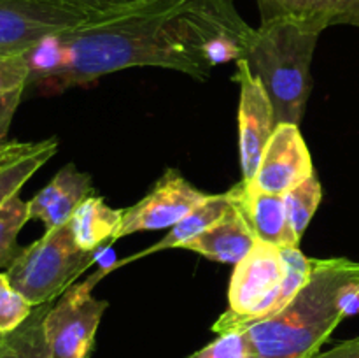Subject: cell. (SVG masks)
<instances>
[{
  "label": "cell",
  "mask_w": 359,
  "mask_h": 358,
  "mask_svg": "<svg viewBox=\"0 0 359 358\" xmlns=\"http://www.w3.org/2000/svg\"><path fill=\"white\" fill-rule=\"evenodd\" d=\"M262 21L294 18L325 32L333 25L359 28V0H258Z\"/></svg>",
  "instance_id": "obj_14"
},
{
  "label": "cell",
  "mask_w": 359,
  "mask_h": 358,
  "mask_svg": "<svg viewBox=\"0 0 359 358\" xmlns=\"http://www.w3.org/2000/svg\"><path fill=\"white\" fill-rule=\"evenodd\" d=\"M41 2L51 4V6L60 7V9L72 11V13L84 14V16H100V14L114 11L132 0H41Z\"/></svg>",
  "instance_id": "obj_24"
},
{
  "label": "cell",
  "mask_w": 359,
  "mask_h": 358,
  "mask_svg": "<svg viewBox=\"0 0 359 358\" xmlns=\"http://www.w3.org/2000/svg\"><path fill=\"white\" fill-rule=\"evenodd\" d=\"M23 91L25 90L0 91V146L7 142V132H9L13 116L16 112L18 105H20L21 97H23Z\"/></svg>",
  "instance_id": "obj_25"
},
{
  "label": "cell",
  "mask_w": 359,
  "mask_h": 358,
  "mask_svg": "<svg viewBox=\"0 0 359 358\" xmlns=\"http://www.w3.org/2000/svg\"><path fill=\"white\" fill-rule=\"evenodd\" d=\"M4 344H6V333H0V353L4 350Z\"/></svg>",
  "instance_id": "obj_28"
},
{
  "label": "cell",
  "mask_w": 359,
  "mask_h": 358,
  "mask_svg": "<svg viewBox=\"0 0 359 358\" xmlns=\"http://www.w3.org/2000/svg\"><path fill=\"white\" fill-rule=\"evenodd\" d=\"M125 209H112L98 195H90L81 202L70 218L74 239L84 251H95L112 244L123 221Z\"/></svg>",
  "instance_id": "obj_17"
},
{
  "label": "cell",
  "mask_w": 359,
  "mask_h": 358,
  "mask_svg": "<svg viewBox=\"0 0 359 358\" xmlns=\"http://www.w3.org/2000/svg\"><path fill=\"white\" fill-rule=\"evenodd\" d=\"M56 150V137L35 142L7 140L0 146V207L20 193L21 186L55 157Z\"/></svg>",
  "instance_id": "obj_15"
},
{
  "label": "cell",
  "mask_w": 359,
  "mask_h": 358,
  "mask_svg": "<svg viewBox=\"0 0 359 358\" xmlns=\"http://www.w3.org/2000/svg\"><path fill=\"white\" fill-rule=\"evenodd\" d=\"M231 209V197L230 192L226 193H217V195H209L198 207L191 211L189 214H186L179 223H175L174 227H170V230L167 232L163 239L156 242V244L149 246L144 251L135 253V255L128 256V258H123L119 262L109 265V270H116L119 267L126 265V263H132L135 260L144 258L147 255H153V253L165 251V249H175L182 248L184 242H188L189 239L196 237L202 232H205L207 228L212 227L214 223L221 220V218L226 216L228 211Z\"/></svg>",
  "instance_id": "obj_16"
},
{
  "label": "cell",
  "mask_w": 359,
  "mask_h": 358,
  "mask_svg": "<svg viewBox=\"0 0 359 358\" xmlns=\"http://www.w3.org/2000/svg\"><path fill=\"white\" fill-rule=\"evenodd\" d=\"M359 283V262L314 258L309 279L277 314L245 329L251 358H314L346 316L340 298Z\"/></svg>",
  "instance_id": "obj_2"
},
{
  "label": "cell",
  "mask_w": 359,
  "mask_h": 358,
  "mask_svg": "<svg viewBox=\"0 0 359 358\" xmlns=\"http://www.w3.org/2000/svg\"><path fill=\"white\" fill-rule=\"evenodd\" d=\"M252 32L233 0H132L30 49L28 84L62 93L132 67L207 81L244 56Z\"/></svg>",
  "instance_id": "obj_1"
},
{
  "label": "cell",
  "mask_w": 359,
  "mask_h": 358,
  "mask_svg": "<svg viewBox=\"0 0 359 358\" xmlns=\"http://www.w3.org/2000/svg\"><path fill=\"white\" fill-rule=\"evenodd\" d=\"M314 174L311 151L294 123H279L259 158L258 171L248 185L284 197Z\"/></svg>",
  "instance_id": "obj_9"
},
{
  "label": "cell",
  "mask_w": 359,
  "mask_h": 358,
  "mask_svg": "<svg viewBox=\"0 0 359 358\" xmlns=\"http://www.w3.org/2000/svg\"><path fill=\"white\" fill-rule=\"evenodd\" d=\"M314 258L300 248L279 249L256 241L251 251L235 265L228 290V309L212 330L221 336L242 332L277 314L298 293L312 270Z\"/></svg>",
  "instance_id": "obj_4"
},
{
  "label": "cell",
  "mask_w": 359,
  "mask_h": 358,
  "mask_svg": "<svg viewBox=\"0 0 359 358\" xmlns=\"http://www.w3.org/2000/svg\"><path fill=\"white\" fill-rule=\"evenodd\" d=\"M314 358H359V336L339 343L328 351H319Z\"/></svg>",
  "instance_id": "obj_26"
},
{
  "label": "cell",
  "mask_w": 359,
  "mask_h": 358,
  "mask_svg": "<svg viewBox=\"0 0 359 358\" xmlns=\"http://www.w3.org/2000/svg\"><path fill=\"white\" fill-rule=\"evenodd\" d=\"M86 358H90V357H86Z\"/></svg>",
  "instance_id": "obj_29"
},
{
  "label": "cell",
  "mask_w": 359,
  "mask_h": 358,
  "mask_svg": "<svg viewBox=\"0 0 359 358\" xmlns=\"http://www.w3.org/2000/svg\"><path fill=\"white\" fill-rule=\"evenodd\" d=\"M321 34L294 18L265 20L252 32L242 60L265 88L276 125H300L311 97V65Z\"/></svg>",
  "instance_id": "obj_3"
},
{
  "label": "cell",
  "mask_w": 359,
  "mask_h": 358,
  "mask_svg": "<svg viewBox=\"0 0 359 358\" xmlns=\"http://www.w3.org/2000/svg\"><path fill=\"white\" fill-rule=\"evenodd\" d=\"M90 20L41 0H0V53L30 51L44 39Z\"/></svg>",
  "instance_id": "obj_8"
},
{
  "label": "cell",
  "mask_w": 359,
  "mask_h": 358,
  "mask_svg": "<svg viewBox=\"0 0 359 358\" xmlns=\"http://www.w3.org/2000/svg\"><path fill=\"white\" fill-rule=\"evenodd\" d=\"M228 192L258 241L279 249L300 248V239L287 220L284 197L265 193L242 181Z\"/></svg>",
  "instance_id": "obj_11"
},
{
  "label": "cell",
  "mask_w": 359,
  "mask_h": 358,
  "mask_svg": "<svg viewBox=\"0 0 359 358\" xmlns=\"http://www.w3.org/2000/svg\"><path fill=\"white\" fill-rule=\"evenodd\" d=\"M109 272V267H104L83 283L72 284L49 307L44 330L55 358H86L91 354L95 333L109 305L105 300L95 298L91 291Z\"/></svg>",
  "instance_id": "obj_6"
},
{
  "label": "cell",
  "mask_w": 359,
  "mask_h": 358,
  "mask_svg": "<svg viewBox=\"0 0 359 358\" xmlns=\"http://www.w3.org/2000/svg\"><path fill=\"white\" fill-rule=\"evenodd\" d=\"M102 253L104 248L95 251L81 249L69 221L46 230L39 241L25 248L6 270V276L11 286L32 307H37L62 297Z\"/></svg>",
  "instance_id": "obj_5"
},
{
  "label": "cell",
  "mask_w": 359,
  "mask_h": 358,
  "mask_svg": "<svg viewBox=\"0 0 359 358\" xmlns=\"http://www.w3.org/2000/svg\"><path fill=\"white\" fill-rule=\"evenodd\" d=\"M241 86L238 100V151H241L242 183H251L258 171L259 158L276 128L273 107L265 88L252 76L248 63L237 60L233 77Z\"/></svg>",
  "instance_id": "obj_10"
},
{
  "label": "cell",
  "mask_w": 359,
  "mask_h": 358,
  "mask_svg": "<svg viewBox=\"0 0 359 358\" xmlns=\"http://www.w3.org/2000/svg\"><path fill=\"white\" fill-rule=\"evenodd\" d=\"M256 241L258 239L251 232L248 221L231 202V209L228 211L226 216L221 218L217 223L200 235L184 242L181 249L198 253L212 262L237 265L251 251Z\"/></svg>",
  "instance_id": "obj_13"
},
{
  "label": "cell",
  "mask_w": 359,
  "mask_h": 358,
  "mask_svg": "<svg viewBox=\"0 0 359 358\" xmlns=\"http://www.w3.org/2000/svg\"><path fill=\"white\" fill-rule=\"evenodd\" d=\"M28 218V202L14 195L0 207V269H9L23 249L18 244V235Z\"/></svg>",
  "instance_id": "obj_19"
},
{
  "label": "cell",
  "mask_w": 359,
  "mask_h": 358,
  "mask_svg": "<svg viewBox=\"0 0 359 358\" xmlns=\"http://www.w3.org/2000/svg\"><path fill=\"white\" fill-rule=\"evenodd\" d=\"M209 195L195 188L181 172L167 168L144 199L125 209L114 242L135 232L174 227Z\"/></svg>",
  "instance_id": "obj_7"
},
{
  "label": "cell",
  "mask_w": 359,
  "mask_h": 358,
  "mask_svg": "<svg viewBox=\"0 0 359 358\" xmlns=\"http://www.w3.org/2000/svg\"><path fill=\"white\" fill-rule=\"evenodd\" d=\"M321 200L323 186L316 174H312L302 185H298L297 188H293L290 193L284 195L287 220H290L298 239H302V235L305 234L307 227L311 225Z\"/></svg>",
  "instance_id": "obj_20"
},
{
  "label": "cell",
  "mask_w": 359,
  "mask_h": 358,
  "mask_svg": "<svg viewBox=\"0 0 359 358\" xmlns=\"http://www.w3.org/2000/svg\"><path fill=\"white\" fill-rule=\"evenodd\" d=\"M93 193L91 178L74 164L60 168L55 178L28 202V218L41 220L46 230L69 223L86 197Z\"/></svg>",
  "instance_id": "obj_12"
},
{
  "label": "cell",
  "mask_w": 359,
  "mask_h": 358,
  "mask_svg": "<svg viewBox=\"0 0 359 358\" xmlns=\"http://www.w3.org/2000/svg\"><path fill=\"white\" fill-rule=\"evenodd\" d=\"M186 358H251V346L245 332H226Z\"/></svg>",
  "instance_id": "obj_22"
},
{
  "label": "cell",
  "mask_w": 359,
  "mask_h": 358,
  "mask_svg": "<svg viewBox=\"0 0 359 358\" xmlns=\"http://www.w3.org/2000/svg\"><path fill=\"white\" fill-rule=\"evenodd\" d=\"M340 307H342L344 316L359 314V283H353L344 290L342 298H340Z\"/></svg>",
  "instance_id": "obj_27"
},
{
  "label": "cell",
  "mask_w": 359,
  "mask_h": 358,
  "mask_svg": "<svg viewBox=\"0 0 359 358\" xmlns=\"http://www.w3.org/2000/svg\"><path fill=\"white\" fill-rule=\"evenodd\" d=\"M30 77L28 51L0 53V91L25 90Z\"/></svg>",
  "instance_id": "obj_23"
},
{
  "label": "cell",
  "mask_w": 359,
  "mask_h": 358,
  "mask_svg": "<svg viewBox=\"0 0 359 358\" xmlns=\"http://www.w3.org/2000/svg\"><path fill=\"white\" fill-rule=\"evenodd\" d=\"M51 305L53 302L34 307L18 329L6 333L0 358H55L44 330V318Z\"/></svg>",
  "instance_id": "obj_18"
},
{
  "label": "cell",
  "mask_w": 359,
  "mask_h": 358,
  "mask_svg": "<svg viewBox=\"0 0 359 358\" xmlns=\"http://www.w3.org/2000/svg\"><path fill=\"white\" fill-rule=\"evenodd\" d=\"M32 311L34 307L11 286L6 272H0V333L13 332Z\"/></svg>",
  "instance_id": "obj_21"
}]
</instances>
